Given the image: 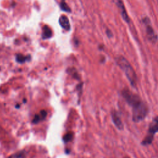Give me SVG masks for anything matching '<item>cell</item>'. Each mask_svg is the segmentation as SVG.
<instances>
[{
  "label": "cell",
  "mask_w": 158,
  "mask_h": 158,
  "mask_svg": "<svg viewBox=\"0 0 158 158\" xmlns=\"http://www.w3.org/2000/svg\"><path fill=\"white\" fill-rule=\"evenodd\" d=\"M122 94L125 101L132 108L133 121L138 123L145 119L148 112V106L137 94L133 93L128 90L122 91Z\"/></svg>",
  "instance_id": "1"
},
{
  "label": "cell",
  "mask_w": 158,
  "mask_h": 158,
  "mask_svg": "<svg viewBox=\"0 0 158 158\" xmlns=\"http://www.w3.org/2000/svg\"><path fill=\"white\" fill-rule=\"evenodd\" d=\"M118 66L123 71L131 85H135L137 82L136 73L129 62L123 56H118L116 59Z\"/></svg>",
  "instance_id": "2"
},
{
  "label": "cell",
  "mask_w": 158,
  "mask_h": 158,
  "mask_svg": "<svg viewBox=\"0 0 158 158\" xmlns=\"http://www.w3.org/2000/svg\"><path fill=\"white\" fill-rule=\"evenodd\" d=\"M158 132V116H156L153 119L149 126L147 135L142 141L141 145L143 146H148L151 145L154 139V136Z\"/></svg>",
  "instance_id": "3"
},
{
  "label": "cell",
  "mask_w": 158,
  "mask_h": 158,
  "mask_svg": "<svg viewBox=\"0 0 158 158\" xmlns=\"http://www.w3.org/2000/svg\"><path fill=\"white\" fill-rule=\"evenodd\" d=\"M143 22L145 23L146 31H147V34L148 38L149 39L150 41L153 42H156L157 40V36L155 33V30H154L153 27L150 23V21L149 19L145 18L143 19Z\"/></svg>",
  "instance_id": "4"
},
{
  "label": "cell",
  "mask_w": 158,
  "mask_h": 158,
  "mask_svg": "<svg viewBox=\"0 0 158 158\" xmlns=\"http://www.w3.org/2000/svg\"><path fill=\"white\" fill-rule=\"evenodd\" d=\"M113 1L117 6L122 18H123V19L126 22L129 23L130 22V19L129 17V15L127 14V11H126L123 1H122V0H113Z\"/></svg>",
  "instance_id": "5"
},
{
  "label": "cell",
  "mask_w": 158,
  "mask_h": 158,
  "mask_svg": "<svg viewBox=\"0 0 158 158\" xmlns=\"http://www.w3.org/2000/svg\"><path fill=\"white\" fill-rule=\"evenodd\" d=\"M111 117H112V120L114 122V125H116V127L120 130H123L124 125L118 113L116 111H114L111 114Z\"/></svg>",
  "instance_id": "6"
},
{
  "label": "cell",
  "mask_w": 158,
  "mask_h": 158,
  "mask_svg": "<svg viewBox=\"0 0 158 158\" xmlns=\"http://www.w3.org/2000/svg\"><path fill=\"white\" fill-rule=\"evenodd\" d=\"M59 24L62 27L63 29L69 30L70 28V25L69 23V20L68 18V17L66 15H61L59 18Z\"/></svg>",
  "instance_id": "7"
},
{
  "label": "cell",
  "mask_w": 158,
  "mask_h": 158,
  "mask_svg": "<svg viewBox=\"0 0 158 158\" xmlns=\"http://www.w3.org/2000/svg\"><path fill=\"white\" fill-rule=\"evenodd\" d=\"M46 116H47V112H46V110H42L40 112V113L37 114L35 116L32 122L35 124H38L40 122H41V121L44 120L46 118Z\"/></svg>",
  "instance_id": "8"
},
{
  "label": "cell",
  "mask_w": 158,
  "mask_h": 158,
  "mask_svg": "<svg viewBox=\"0 0 158 158\" xmlns=\"http://www.w3.org/2000/svg\"><path fill=\"white\" fill-rule=\"evenodd\" d=\"M52 35V31H51V29L48 26H45L43 29V38H49Z\"/></svg>",
  "instance_id": "9"
},
{
  "label": "cell",
  "mask_w": 158,
  "mask_h": 158,
  "mask_svg": "<svg viewBox=\"0 0 158 158\" xmlns=\"http://www.w3.org/2000/svg\"><path fill=\"white\" fill-rule=\"evenodd\" d=\"M74 137V133L73 132H68L66 133V135L63 137V141H64V143H68L69 141H70L73 139Z\"/></svg>",
  "instance_id": "10"
},
{
  "label": "cell",
  "mask_w": 158,
  "mask_h": 158,
  "mask_svg": "<svg viewBox=\"0 0 158 158\" xmlns=\"http://www.w3.org/2000/svg\"><path fill=\"white\" fill-rule=\"evenodd\" d=\"M61 8L64 11L66 12H70V9L69 8V7L68 6V5H67V4L65 3L64 0H63V1L61 2Z\"/></svg>",
  "instance_id": "11"
},
{
  "label": "cell",
  "mask_w": 158,
  "mask_h": 158,
  "mask_svg": "<svg viewBox=\"0 0 158 158\" xmlns=\"http://www.w3.org/2000/svg\"><path fill=\"white\" fill-rule=\"evenodd\" d=\"M23 157H24V153H23L22 151H21L19 153H17L14 155H12L9 158H23Z\"/></svg>",
  "instance_id": "12"
},
{
  "label": "cell",
  "mask_w": 158,
  "mask_h": 158,
  "mask_svg": "<svg viewBox=\"0 0 158 158\" xmlns=\"http://www.w3.org/2000/svg\"><path fill=\"white\" fill-rule=\"evenodd\" d=\"M25 60H26V58L24 56H23L22 54H18L16 57V61L18 62L22 63Z\"/></svg>",
  "instance_id": "13"
},
{
  "label": "cell",
  "mask_w": 158,
  "mask_h": 158,
  "mask_svg": "<svg viewBox=\"0 0 158 158\" xmlns=\"http://www.w3.org/2000/svg\"><path fill=\"white\" fill-rule=\"evenodd\" d=\"M125 158H130V157H125Z\"/></svg>",
  "instance_id": "14"
}]
</instances>
